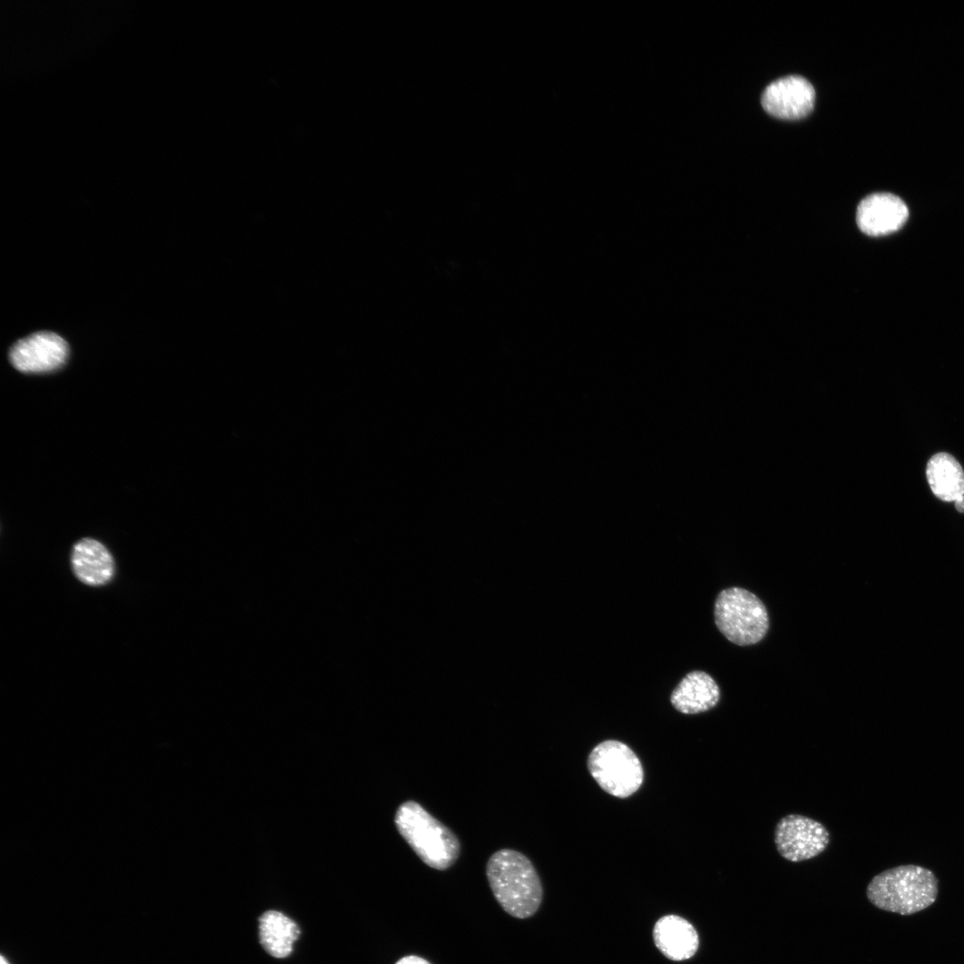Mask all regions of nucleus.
I'll return each instance as SVG.
<instances>
[{"instance_id":"nucleus-1","label":"nucleus","mask_w":964,"mask_h":964,"mask_svg":"<svg viewBox=\"0 0 964 964\" xmlns=\"http://www.w3.org/2000/svg\"><path fill=\"white\" fill-rule=\"evenodd\" d=\"M489 887L510 916L528 918L539 910L543 886L531 860L520 852L503 848L494 852L486 866Z\"/></svg>"},{"instance_id":"nucleus-2","label":"nucleus","mask_w":964,"mask_h":964,"mask_svg":"<svg viewBox=\"0 0 964 964\" xmlns=\"http://www.w3.org/2000/svg\"><path fill=\"white\" fill-rule=\"evenodd\" d=\"M866 894L880 910L911 915L936 901L938 879L933 871L924 867L900 865L876 875L868 883Z\"/></svg>"},{"instance_id":"nucleus-3","label":"nucleus","mask_w":964,"mask_h":964,"mask_svg":"<svg viewBox=\"0 0 964 964\" xmlns=\"http://www.w3.org/2000/svg\"><path fill=\"white\" fill-rule=\"evenodd\" d=\"M394 822L400 835L427 866L445 870L458 860L461 844L456 835L417 802L400 804Z\"/></svg>"},{"instance_id":"nucleus-4","label":"nucleus","mask_w":964,"mask_h":964,"mask_svg":"<svg viewBox=\"0 0 964 964\" xmlns=\"http://www.w3.org/2000/svg\"><path fill=\"white\" fill-rule=\"evenodd\" d=\"M714 618L723 636L741 646L760 642L769 627L763 602L754 594L741 587L726 588L718 594Z\"/></svg>"},{"instance_id":"nucleus-5","label":"nucleus","mask_w":964,"mask_h":964,"mask_svg":"<svg viewBox=\"0 0 964 964\" xmlns=\"http://www.w3.org/2000/svg\"><path fill=\"white\" fill-rule=\"evenodd\" d=\"M589 773L607 794L627 798L641 787L644 769L635 752L618 740L598 744L587 758Z\"/></svg>"},{"instance_id":"nucleus-6","label":"nucleus","mask_w":964,"mask_h":964,"mask_svg":"<svg viewBox=\"0 0 964 964\" xmlns=\"http://www.w3.org/2000/svg\"><path fill=\"white\" fill-rule=\"evenodd\" d=\"M830 835L820 822L801 814H789L776 825L774 842L786 860L800 862L812 859L827 847Z\"/></svg>"},{"instance_id":"nucleus-7","label":"nucleus","mask_w":964,"mask_h":964,"mask_svg":"<svg viewBox=\"0 0 964 964\" xmlns=\"http://www.w3.org/2000/svg\"><path fill=\"white\" fill-rule=\"evenodd\" d=\"M69 348L63 338L48 331L37 332L16 342L10 350L12 366L24 373H44L64 364Z\"/></svg>"},{"instance_id":"nucleus-8","label":"nucleus","mask_w":964,"mask_h":964,"mask_svg":"<svg viewBox=\"0 0 964 964\" xmlns=\"http://www.w3.org/2000/svg\"><path fill=\"white\" fill-rule=\"evenodd\" d=\"M815 90L803 77L790 75L770 83L763 91L761 104L769 114L785 120L806 116L814 106Z\"/></svg>"},{"instance_id":"nucleus-9","label":"nucleus","mask_w":964,"mask_h":964,"mask_svg":"<svg viewBox=\"0 0 964 964\" xmlns=\"http://www.w3.org/2000/svg\"><path fill=\"white\" fill-rule=\"evenodd\" d=\"M908 216V207L900 197L890 193H875L859 204L856 220L863 233L882 236L901 229Z\"/></svg>"},{"instance_id":"nucleus-10","label":"nucleus","mask_w":964,"mask_h":964,"mask_svg":"<svg viewBox=\"0 0 964 964\" xmlns=\"http://www.w3.org/2000/svg\"><path fill=\"white\" fill-rule=\"evenodd\" d=\"M71 566L75 577L89 586L109 584L115 574V561L110 551L99 541L85 537L72 547Z\"/></svg>"},{"instance_id":"nucleus-11","label":"nucleus","mask_w":964,"mask_h":964,"mask_svg":"<svg viewBox=\"0 0 964 964\" xmlns=\"http://www.w3.org/2000/svg\"><path fill=\"white\" fill-rule=\"evenodd\" d=\"M659 951L673 961L692 958L699 948V935L694 927L684 918L669 914L659 918L652 931Z\"/></svg>"},{"instance_id":"nucleus-12","label":"nucleus","mask_w":964,"mask_h":964,"mask_svg":"<svg viewBox=\"0 0 964 964\" xmlns=\"http://www.w3.org/2000/svg\"><path fill=\"white\" fill-rule=\"evenodd\" d=\"M720 690L714 678L702 670L686 674L670 695L673 707L683 714H697L713 709Z\"/></svg>"},{"instance_id":"nucleus-13","label":"nucleus","mask_w":964,"mask_h":964,"mask_svg":"<svg viewBox=\"0 0 964 964\" xmlns=\"http://www.w3.org/2000/svg\"><path fill=\"white\" fill-rule=\"evenodd\" d=\"M927 482L934 494L944 502L956 501L964 495V471L950 453H938L927 462Z\"/></svg>"},{"instance_id":"nucleus-14","label":"nucleus","mask_w":964,"mask_h":964,"mask_svg":"<svg viewBox=\"0 0 964 964\" xmlns=\"http://www.w3.org/2000/svg\"><path fill=\"white\" fill-rule=\"evenodd\" d=\"M300 930L296 923L276 910L264 912L259 918V937L264 950L275 958H286L293 951Z\"/></svg>"},{"instance_id":"nucleus-15","label":"nucleus","mask_w":964,"mask_h":964,"mask_svg":"<svg viewBox=\"0 0 964 964\" xmlns=\"http://www.w3.org/2000/svg\"><path fill=\"white\" fill-rule=\"evenodd\" d=\"M395 964H431L426 959L417 955H407L398 960Z\"/></svg>"},{"instance_id":"nucleus-16","label":"nucleus","mask_w":964,"mask_h":964,"mask_svg":"<svg viewBox=\"0 0 964 964\" xmlns=\"http://www.w3.org/2000/svg\"><path fill=\"white\" fill-rule=\"evenodd\" d=\"M955 502V508L959 512H964V495L958 498Z\"/></svg>"},{"instance_id":"nucleus-17","label":"nucleus","mask_w":964,"mask_h":964,"mask_svg":"<svg viewBox=\"0 0 964 964\" xmlns=\"http://www.w3.org/2000/svg\"><path fill=\"white\" fill-rule=\"evenodd\" d=\"M1 964H9V963L4 957H1Z\"/></svg>"}]
</instances>
